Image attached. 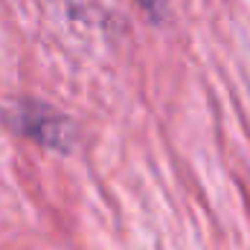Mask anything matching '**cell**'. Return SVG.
I'll return each instance as SVG.
<instances>
[{"label": "cell", "mask_w": 250, "mask_h": 250, "mask_svg": "<svg viewBox=\"0 0 250 250\" xmlns=\"http://www.w3.org/2000/svg\"><path fill=\"white\" fill-rule=\"evenodd\" d=\"M0 123L12 134L32 140L50 151L70 154L79 143V123L56 105L35 96H12L0 102Z\"/></svg>", "instance_id": "6da1fadb"}, {"label": "cell", "mask_w": 250, "mask_h": 250, "mask_svg": "<svg viewBox=\"0 0 250 250\" xmlns=\"http://www.w3.org/2000/svg\"><path fill=\"white\" fill-rule=\"evenodd\" d=\"M140 9L146 12V18L151 21H163L166 18V9H169V0H137Z\"/></svg>", "instance_id": "7a4b0ae2"}]
</instances>
